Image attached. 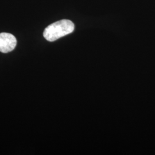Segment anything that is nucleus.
Returning <instances> with one entry per match:
<instances>
[{
	"label": "nucleus",
	"instance_id": "obj_1",
	"mask_svg": "<svg viewBox=\"0 0 155 155\" xmlns=\"http://www.w3.org/2000/svg\"><path fill=\"white\" fill-rule=\"evenodd\" d=\"M74 28V24L71 21L61 20L52 23L45 28L43 36L49 41H54L61 37L72 33Z\"/></svg>",
	"mask_w": 155,
	"mask_h": 155
},
{
	"label": "nucleus",
	"instance_id": "obj_2",
	"mask_svg": "<svg viewBox=\"0 0 155 155\" xmlns=\"http://www.w3.org/2000/svg\"><path fill=\"white\" fill-rule=\"evenodd\" d=\"M16 38L11 33H0V52L8 53L11 52L16 47Z\"/></svg>",
	"mask_w": 155,
	"mask_h": 155
}]
</instances>
